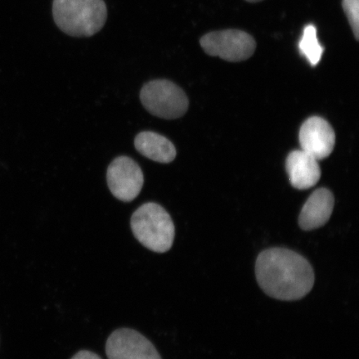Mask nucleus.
Masks as SVG:
<instances>
[{
  "label": "nucleus",
  "instance_id": "obj_8",
  "mask_svg": "<svg viewBox=\"0 0 359 359\" xmlns=\"http://www.w3.org/2000/svg\"><path fill=\"white\" fill-rule=\"evenodd\" d=\"M299 138L302 150L318 161L327 158L334 151V129L320 116H312L305 121L299 130Z\"/></svg>",
  "mask_w": 359,
  "mask_h": 359
},
{
  "label": "nucleus",
  "instance_id": "obj_10",
  "mask_svg": "<svg viewBox=\"0 0 359 359\" xmlns=\"http://www.w3.org/2000/svg\"><path fill=\"white\" fill-rule=\"evenodd\" d=\"M286 170L291 185L299 190L316 186L321 177L318 161L303 150L290 152L287 157Z\"/></svg>",
  "mask_w": 359,
  "mask_h": 359
},
{
  "label": "nucleus",
  "instance_id": "obj_4",
  "mask_svg": "<svg viewBox=\"0 0 359 359\" xmlns=\"http://www.w3.org/2000/svg\"><path fill=\"white\" fill-rule=\"evenodd\" d=\"M140 100L147 111L163 119L182 118L189 107L185 92L165 79L151 80L143 85Z\"/></svg>",
  "mask_w": 359,
  "mask_h": 359
},
{
  "label": "nucleus",
  "instance_id": "obj_3",
  "mask_svg": "<svg viewBox=\"0 0 359 359\" xmlns=\"http://www.w3.org/2000/svg\"><path fill=\"white\" fill-rule=\"evenodd\" d=\"M133 236L145 248L165 253L172 248L175 226L172 217L163 206L154 202L143 204L131 218Z\"/></svg>",
  "mask_w": 359,
  "mask_h": 359
},
{
  "label": "nucleus",
  "instance_id": "obj_9",
  "mask_svg": "<svg viewBox=\"0 0 359 359\" xmlns=\"http://www.w3.org/2000/svg\"><path fill=\"white\" fill-rule=\"evenodd\" d=\"M334 205V197L330 190L320 188L309 196L299 217V224L304 231H313L324 226L329 222Z\"/></svg>",
  "mask_w": 359,
  "mask_h": 359
},
{
  "label": "nucleus",
  "instance_id": "obj_1",
  "mask_svg": "<svg viewBox=\"0 0 359 359\" xmlns=\"http://www.w3.org/2000/svg\"><path fill=\"white\" fill-rule=\"evenodd\" d=\"M255 275L264 293L285 302L304 298L314 284L311 263L302 255L285 248L262 251L255 264Z\"/></svg>",
  "mask_w": 359,
  "mask_h": 359
},
{
  "label": "nucleus",
  "instance_id": "obj_15",
  "mask_svg": "<svg viewBox=\"0 0 359 359\" xmlns=\"http://www.w3.org/2000/svg\"><path fill=\"white\" fill-rule=\"evenodd\" d=\"M246 1L250 3H257L262 1V0H246Z\"/></svg>",
  "mask_w": 359,
  "mask_h": 359
},
{
  "label": "nucleus",
  "instance_id": "obj_14",
  "mask_svg": "<svg viewBox=\"0 0 359 359\" xmlns=\"http://www.w3.org/2000/svg\"><path fill=\"white\" fill-rule=\"evenodd\" d=\"M71 359H102L97 353L88 351V350H82L76 353L75 355Z\"/></svg>",
  "mask_w": 359,
  "mask_h": 359
},
{
  "label": "nucleus",
  "instance_id": "obj_12",
  "mask_svg": "<svg viewBox=\"0 0 359 359\" xmlns=\"http://www.w3.org/2000/svg\"><path fill=\"white\" fill-rule=\"evenodd\" d=\"M299 49L311 66L316 67L320 62L325 48L318 41L317 29L313 25L304 27L302 37L299 40Z\"/></svg>",
  "mask_w": 359,
  "mask_h": 359
},
{
  "label": "nucleus",
  "instance_id": "obj_5",
  "mask_svg": "<svg viewBox=\"0 0 359 359\" xmlns=\"http://www.w3.org/2000/svg\"><path fill=\"white\" fill-rule=\"evenodd\" d=\"M200 44L208 55L233 62L248 60L257 49V42L252 36L238 29L206 34L200 39Z\"/></svg>",
  "mask_w": 359,
  "mask_h": 359
},
{
  "label": "nucleus",
  "instance_id": "obj_7",
  "mask_svg": "<svg viewBox=\"0 0 359 359\" xmlns=\"http://www.w3.org/2000/svg\"><path fill=\"white\" fill-rule=\"evenodd\" d=\"M106 354L109 359H161L149 339L128 327L111 334L106 343Z\"/></svg>",
  "mask_w": 359,
  "mask_h": 359
},
{
  "label": "nucleus",
  "instance_id": "obj_11",
  "mask_svg": "<svg viewBox=\"0 0 359 359\" xmlns=\"http://www.w3.org/2000/svg\"><path fill=\"white\" fill-rule=\"evenodd\" d=\"M139 154L159 163H170L176 158L177 150L167 137L154 132H142L135 137Z\"/></svg>",
  "mask_w": 359,
  "mask_h": 359
},
{
  "label": "nucleus",
  "instance_id": "obj_13",
  "mask_svg": "<svg viewBox=\"0 0 359 359\" xmlns=\"http://www.w3.org/2000/svg\"><path fill=\"white\" fill-rule=\"evenodd\" d=\"M342 6L345 15L351 27L354 37L359 40V0H343Z\"/></svg>",
  "mask_w": 359,
  "mask_h": 359
},
{
  "label": "nucleus",
  "instance_id": "obj_6",
  "mask_svg": "<svg viewBox=\"0 0 359 359\" xmlns=\"http://www.w3.org/2000/svg\"><path fill=\"white\" fill-rule=\"evenodd\" d=\"M107 181L111 194L116 199L130 202L140 194L144 176L136 161L122 156L111 161L107 168Z\"/></svg>",
  "mask_w": 359,
  "mask_h": 359
},
{
  "label": "nucleus",
  "instance_id": "obj_2",
  "mask_svg": "<svg viewBox=\"0 0 359 359\" xmlns=\"http://www.w3.org/2000/svg\"><path fill=\"white\" fill-rule=\"evenodd\" d=\"M53 17L62 32L74 38H89L105 25L104 0H53Z\"/></svg>",
  "mask_w": 359,
  "mask_h": 359
}]
</instances>
